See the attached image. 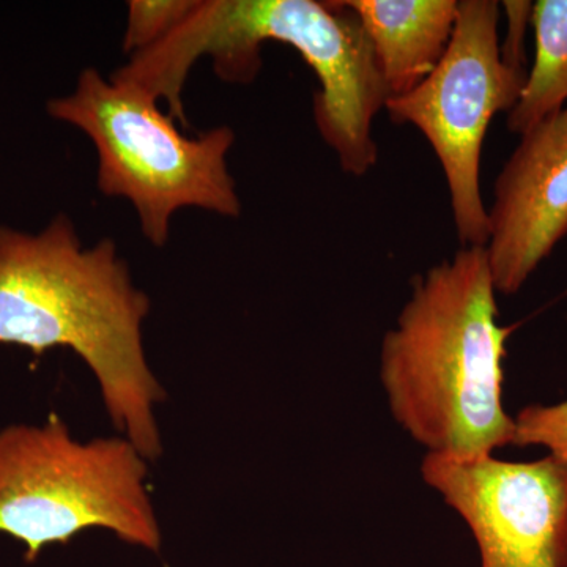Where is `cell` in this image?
<instances>
[{
	"label": "cell",
	"mask_w": 567,
	"mask_h": 567,
	"mask_svg": "<svg viewBox=\"0 0 567 567\" xmlns=\"http://www.w3.org/2000/svg\"><path fill=\"white\" fill-rule=\"evenodd\" d=\"M148 458L121 434L82 440L51 413L0 429V535L28 563L85 529L159 554L162 524L148 492Z\"/></svg>",
	"instance_id": "3"
},
{
	"label": "cell",
	"mask_w": 567,
	"mask_h": 567,
	"mask_svg": "<svg viewBox=\"0 0 567 567\" xmlns=\"http://www.w3.org/2000/svg\"><path fill=\"white\" fill-rule=\"evenodd\" d=\"M421 475L472 532L480 567H567L565 462L425 454Z\"/></svg>",
	"instance_id": "6"
},
{
	"label": "cell",
	"mask_w": 567,
	"mask_h": 567,
	"mask_svg": "<svg viewBox=\"0 0 567 567\" xmlns=\"http://www.w3.org/2000/svg\"><path fill=\"white\" fill-rule=\"evenodd\" d=\"M151 298L114 241L82 245L65 215L40 233L0 226V344L69 349L92 372L118 434L151 462L163 454L164 388L145 354Z\"/></svg>",
	"instance_id": "1"
},
{
	"label": "cell",
	"mask_w": 567,
	"mask_h": 567,
	"mask_svg": "<svg viewBox=\"0 0 567 567\" xmlns=\"http://www.w3.org/2000/svg\"><path fill=\"white\" fill-rule=\"evenodd\" d=\"M486 246H461L417 275L380 349L395 423L432 456L477 461L513 445L503 406L506 342Z\"/></svg>",
	"instance_id": "2"
},
{
	"label": "cell",
	"mask_w": 567,
	"mask_h": 567,
	"mask_svg": "<svg viewBox=\"0 0 567 567\" xmlns=\"http://www.w3.org/2000/svg\"><path fill=\"white\" fill-rule=\"evenodd\" d=\"M197 0H132L123 48L130 54L155 47L182 24Z\"/></svg>",
	"instance_id": "10"
},
{
	"label": "cell",
	"mask_w": 567,
	"mask_h": 567,
	"mask_svg": "<svg viewBox=\"0 0 567 567\" xmlns=\"http://www.w3.org/2000/svg\"><path fill=\"white\" fill-rule=\"evenodd\" d=\"M513 445L544 446L567 464V399L555 405H528L514 417Z\"/></svg>",
	"instance_id": "11"
},
{
	"label": "cell",
	"mask_w": 567,
	"mask_h": 567,
	"mask_svg": "<svg viewBox=\"0 0 567 567\" xmlns=\"http://www.w3.org/2000/svg\"><path fill=\"white\" fill-rule=\"evenodd\" d=\"M487 208L496 293H517L567 237V104L522 134Z\"/></svg>",
	"instance_id": "7"
},
{
	"label": "cell",
	"mask_w": 567,
	"mask_h": 567,
	"mask_svg": "<svg viewBox=\"0 0 567 567\" xmlns=\"http://www.w3.org/2000/svg\"><path fill=\"white\" fill-rule=\"evenodd\" d=\"M47 110L91 137L100 192L130 200L156 248L167 244L171 219L183 208L240 216L227 164L235 134L227 126L186 136L151 93L95 69L82 71L74 91L50 100Z\"/></svg>",
	"instance_id": "4"
},
{
	"label": "cell",
	"mask_w": 567,
	"mask_h": 567,
	"mask_svg": "<svg viewBox=\"0 0 567 567\" xmlns=\"http://www.w3.org/2000/svg\"><path fill=\"white\" fill-rule=\"evenodd\" d=\"M532 28L535 62L520 99L507 114V128L518 136L567 104V0H537Z\"/></svg>",
	"instance_id": "9"
},
{
	"label": "cell",
	"mask_w": 567,
	"mask_h": 567,
	"mask_svg": "<svg viewBox=\"0 0 567 567\" xmlns=\"http://www.w3.org/2000/svg\"><path fill=\"white\" fill-rule=\"evenodd\" d=\"M363 25L391 96L412 92L435 70L456 25V0H347Z\"/></svg>",
	"instance_id": "8"
},
{
	"label": "cell",
	"mask_w": 567,
	"mask_h": 567,
	"mask_svg": "<svg viewBox=\"0 0 567 567\" xmlns=\"http://www.w3.org/2000/svg\"><path fill=\"white\" fill-rule=\"evenodd\" d=\"M535 3L529 0H506L502 11L506 18V37L499 43V55L507 69L528 78L527 32L533 24Z\"/></svg>",
	"instance_id": "12"
},
{
	"label": "cell",
	"mask_w": 567,
	"mask_h": 567,
	"mask_svg": "<svg viewBox=\"0 0 567 567\" xmlns=\"http://www.w3.org/2000/svg\"><path fill=\"white\" fill-rule=\"evenodd\" d=\"M502 3L462 0L450 47L412 92L388 99L391 122L410 123L434 148L450 189L462 246H486L488 216L481 194V156L492 118L516 106L527 78L499 55Z\"/></svg>",
	"instance_id": "5"
}]
</instances>
